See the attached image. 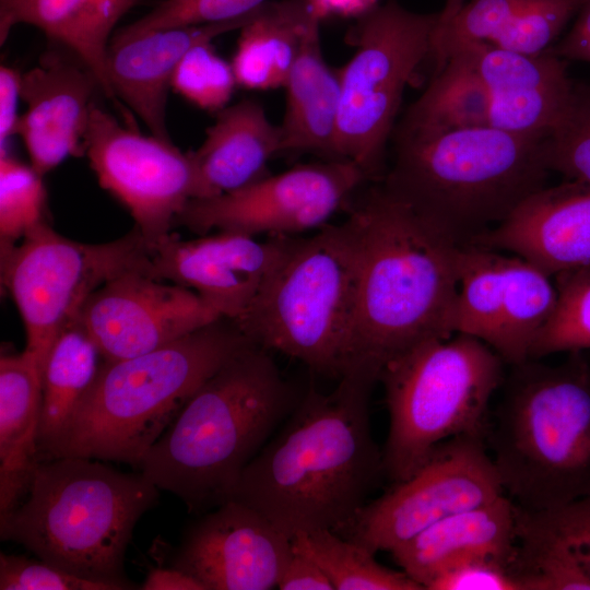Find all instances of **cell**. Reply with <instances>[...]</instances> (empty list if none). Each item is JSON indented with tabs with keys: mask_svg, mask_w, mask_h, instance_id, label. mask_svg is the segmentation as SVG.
I'll list each match as a JSON object with an SVG mask.
<instances>
[{
	"mask_svg": "<svg viewBox=\"0 0 590 590\" xmlns=\"http://www.w3.org/2000/svg\"><path fill=\"white\" fill-rule=\"evenodd\" d=\"M99 461L72 456L39 461L24 498L0 516V536L79 577L133 589L125 555L160 488L141 472Z\"/></svg>",
	"mask_w": 590,
	"mask_h": 590,
	"instance_id": "cell-4",
	"label": "cell"
},
{
	"mask_svg": "<svg viewBox=\"0 0 590 590\" xmlns=\"http://www.w3.org/2000/svg\"><path fill=\"white\" fill-rule=\"evenodd\" d=\"M566 320L579 344L590 350V269L573 270L567 275Z\"/></svg>",
	"mask_w": 590,
	"mask_h": 590,
	"instance_id": "cell-41",
	"label": "cell"
},
{
	"mask_svg": "<svg viewBox=\"0 0 590 590\" xmlns=\"http://www.w3.org/2000/svg\"><path fill=\"white\" fill-rule=\"evenodd\" d=\"M292 547L311 558L334 590H424L403 570H393L375 554L329 529L297 532Z\"/></svg>",
	"mask_w": 590,
	"mask_h": 590,
	"instance_id": "cell-31",
	"label": "cell"
},
{
	"mask_svg": "<svg viewBox=\"0 0 590 590\" xmlns=\"http://www.w3.org/2000/svg\"><path fill=\"white\" fill-rule=\"evenodd\" d=\"M550 274L521 257H506L503 306L493 350L509 364L530 359L532 346L552 315L557 293Z\"/></svg>",
	"mask_w": 590,
	"mask_h": 590,
	"instance_id": "cell-30",
	"label": "cell"
},
{
	"mask_svg": "<svg viewBox=\"0 0 590 590\" xmlns=\"http://www.w3.org/2000/svg\"><path fill=\"white\" fill-rule=\"evenodd\" d=\"M261 7L229 21L113 38L107 52V72L116 98L137 114L151 134L170 140L166 127V103L173 75L181 59L192 47L240 30Z\"/></svg>",
	"mask_w": 590,
	"mask_h": 590,
	"instance_id": "cell-21",
	"label": "cell"
},
{
	"mask_svg": "<svg viewBox=\"0 0 590 590\" xmlns=\"http://www.w3.org/2000/svg\"><path fill=\"white\" fill-rule=\"evenodd\" d=\"M220 318L196 292L140 270L105 282L79 316L105 361L148 353Z\"/></svg>",
	"mask_w": 590,
	"mask_h": 590,
	"instance_id": "cell-16",
	"label": "cell"
},
{
	"mask_svg": "<svg viewBox=\"0 0 590 590\" xmlns=\"http://www.w3.org/2000/svg\"><path fill=\"white\" fill-rule=\"evenodd\" d=\"M84 154L99 186L130 212L149 243L170 233L190 200L199 198L194 166L170 140L122 126L93 105Z\"/></svg>",
	"mask_w": 590,
	"mask_h": 590,
	"instance_id": "cell-14",
	"label": "cell"
},
{
	"mask_svg": "<svg viewBox=\"0 0 590 590\" xmlns=\"http://www.w3.org/2000/svg\"><path fill=\"white\" fill-rule=\"evenodd\" d=\"M569 33L548 50L568 60L590 63V0H585Z\"/></svg>",
	"mask_w": 590,
	"mask_h": 590,
	"instance_id": "cell-45",
	"label": "cell"
},
{
	"mask_svg": "<svg viewBox=\"0 0 590 590\" xmlns=\"http://www.w3.org/2000/svg\"><path fill=\"white\" fill-rule=\"evenodd\" d=\"M367 180L346 160L298 165L228 193L190 200L176 225L200 235L225 231L294 236L328 224Z\"/></svg>",
	"mask_w": 590,
	"mask_h": 590,
	"instance_id": "cell-13",
	"label": "cell"
},
{
	"mask_svg": "<svg viewBox=\"0 0 590 590\" xmlns=\"http://www.w3.org/2000/svg\"><path fill=\"white\" fill-rule=\"evenodd\" d=\"M585 0H528L489 44L526 55L550 49Z\"/></svg>",
	"mask_w": 590,
	"mask_h": 590,
	"instance_id": "cell-38",
	"label": "cell"
},
{
	"mask_svg": "<svg viewBox=\"0 0 590 590\" xmlns=\"http://www.w3.org/2000/svg\"><path fill=\"white\" fill-rule=\"evenodd\" d=\"M359 237L349 216L298 237L287 257L235 320L256 345L329 376L342 374L355 306Z\"/></svg>",
	"mask_w": 590,
	"mask_h": 590,
	"instance_id": "cell-9",
	"label": "cell"
},
{
	"mask_svg": "<svg viewBox=\"0 0 590 590\" xmlns=\"http://www.w3.org/2000/svg\"><path fill=\"white\" fill-rule=\"evenodd\" d=\"M276 588L281 590H334L322 569L308 556L293 550Z\"/></svg>",
	"mask_w": 590,
	"mask_h": 590,
	"instance_id": "cell-43",
	"label": "cell"
},
{
	"mask_svg": "<svg viewBox=\"0 0 590 590\" xmlns=\"http://www.w3.org/2000/svg\"><path fill=\"white\" fill-rule=\"evenodd\" d=\"M104 1L107 5L110 21L113 25L115 26L118 20L125 13H127L133 5H135L139 0H104Z\"/></svg>",
	"mask_w": 590,
	"mask_h": 590,
	"instance_id": "cell-48",
	"label": "cell"
},
{
	"mask_svg": "<svg viewBox=\"0 0 590 590\" xmlns=\"http://www.w3.org/2000/svg\"><path fill=\"white\" fill-rule=\"evenodd\" d=\"M96 86L99 84L86 67L59 56H49L22 74L21 99L27 108L20 116L16 134L39 175L69 156L84 154Z\"/></svg>",
	"mask_w": 590,
	"mask_h": 590,
	"instance_id": "cell-20",
	"label": "cell"
},
{
	"mask_svg": "<svg viewBox=\"0 0 590 590\" xmlns=\"http://www.w3.org/2000/svg\"><path fill=\"white\" fill-rule=\"evenodd\" d=\"M42 368L24 350L0 359V516L24 498L38 460Z\"/></svg>",
	"mask_w": 590,
	"mask_h": 590,
	"instance_id": "cell-24",
	"label": "cell"
},
{
	"mask_svg": "<svg viewBox=\"0 0 590 590\" xmlns=\"http://www.w3.org/2000/svg\"><path fill=\"white\" fill-rule=\"evenodd\" d=\"M251 343L235 320L220 318L148 353L104 359L47 459L86 457L140 469L196 390Z\"/></svg>",
	"mask_w": 590,
	"mask_h": 590,
	"instance_id": "cell-5",
	"label": "cell"
},
{
	"mask_svg": "<svg viewBox=\"0 0 590 590\" xmlns=\"http://www.w3.org/2000/svg\"><path fill=\"white\" fill-rule=\"evenodd\" d=\"M149 260L150 243L135 226L116 240L87 244L42 222L21 244L1 251L2 281L23 320L25 350L40 368L57 335L79 318L88 297L120 273H146Z\"/></svg>",
	"mask_w": 590,
	"mask_h": 590,
	"instance_id": "cell-11",
	"label": "cell"
},
{
	"mask_svg": "<svg viewBox=\"0 0 590 590\" xmlns=\"http://www.w3.org/2000/svg\"><path fill=\"white\" fill-rule=\"evenodd\" d=\"M298 237L260 241L236 232L193 239L169 233L150 243L146 274L196 292L223 318L236 320L287 257Z\"/></svg>",
	"mask_w": 590,
	"mask_h": 590,
	"instance_id": "cell-15",
	"label": "cell"
},
{
	"mask_svg": "<svg viewBox=\"0 0 590 590\" xmlns=\"http://www.w3.org/2000/svg\"><path fill=\"white\" fill-rule=\"evenodd\" d=\"M1 590H116L113 586L79 577L45 560L0 554Z\"/></svg>",
	"mask_w": 590,
	"mask_h": 590,
	"instance_id": "cell-39",
	"label": "cell"
},
{
	"mask_svg": "<svg viewBox=\"0 0 590 590\" xmlns=\"http://www.w3.org/2000/svg\"><path fill=\"white\" fill-rule=\"evenodd\" d=\"M486 439L503 491L527 511L590 495V364L514 365Z\"/></svg>",
	"mask_w": 590,
	"mask_h": 590,
	"instance_id": "cell-7",
	"label": "cell"
},
{
	"mask_svg": "<svg viewBox=\"0 0 590 590\" xmlns=\"http://www.w3.org/2000/svg\"><path fill=\"white\" fill-rule=\"evenodd\" d=\"M528 0H470L446 25L434 28L430 56L435 73L460 48L492 43Z\"/></svg>",
	"mask_w": 590,
	"mask_h": 590,
	"instance_id": "cell-35",
	"label": "cell"
},
{
	"mask_svg": "<svg viewBox=\"0 0 590 590\" xmlns=\"http://www.w3.org/2000/svg\"><path fill=\"white\" fill-rule=\"evenodd\" d=\"M30 24L70 48L116 105L108 80V38L114 27L104 0H0V43L12 27Z\"/></svg>",
	"mask_w": 590,
	"mask_h": 590,
	"instance_id": "cell-27",
	"label": "cell"
},
{
	"mask_svg": "<svg viewBox=\"0 0 590 590\" xmlns=\"http://www.w3.org/2000/svg\"><path fill=\"white\" fill-rule=\"evenodd\" d=\"M502 362L483 341L455 333L420 343L385 365L379 381L389 429L382 458L392 484L410 477L449 439L486 438Z\"/></svg>",
	"mask_w": 590,
	"mask_h": 590,
	"instance_id": "cell-8",
	"label": "cell"
},
{
	"mask_svg": "<svg viewBox=\"0 0 590 590\" xmlns=\"http://www.w3.org/2000/svg\"><path fill=\"white\" fill-rule=\"evenodd\" d=\"M505 256L474 244L463 245L453 332L476 338L494 347L504 292Z\"/></svg>",
	"mask_w": 590,
	"mask_h": 590,
	"instance_id": "cell-32",
	"label": "cell"
},
{
	"mask_svg": "<svg viewBox=\"0 0 590 590\" xmlns=\"http://www.w3.org/2000/svg\"><path fill=\"white\" fill-rule=\"evenodd\" d=\"M349 216L359 237V271L344 369L364 364L381 374L415 345L455 334L463 245L382 184Z\"/></svg>",
	"mask_w": 590,
	"mask_h": 590,
	"instance_id": "cell-2",
	"label": "cell"
},
{
	"mask_svg": "<svg viewBox=\"0 0 590 590\" xmlns=\"http://www.w3.org/2000/svg\"><path fill=\"white\" fill-rule=\"evenodd\" d=\"M299 398L268 350L251 343L196 390L139 470L190 511L214 509L233 499L244 470Z\"/></svg>",
	"mask_w": 590,
	"mask_h": 590,
	"instance_id": "cell-3",
	"label": "cell"
},
{
	"mask_svg": "<svg viewBox=\"0 0 590 590\" xmlns=\"http://www.w3.org/2000/svg\"><path fill=\"white\" fill-rule=\"evenodd\" d=\"M517 534L569 553L590 580V495L542 511L516 506Z\"/></svg>",
	"mask_w": 590,
	"mask_h": 590,
	"instance_id": "cell-36",
	"label": "cell"
},
{
	"mask_svg": "<svg viewBox=\"0 0 590 590\" xmlns=\"http://www.w3.org/2000/svg\"><path fill=\"white\" fill-rule=\"evenodd\" d=\"M381 184L460 245L506 220L544 188V137L489 126L396 133Z\"/></svg>",
	"mask_w": 590,
	"mask_h": 590,
	"instance_id": "cell-6",
	"label": "cell"
},
{
	"mask_svg": "<svg viewBox=\"0 0 590 590\" xmlns=\"http://www.w3.org/2000/svg\"><path fill=\"white\" fill-rule=\"evenodd\" d=\"M485 440L467 435L442 442L416 472L367 503L338 534L374 554L390 552L444 518L504 495Z\"/></svg>",
	"mask_w": 590,
	"mask_h": 590,
	"instance_id": "cell-12",
	"label": "cell"
},
{
	"mask_svg": "<svg viewBox=\"0 0 590 590\" xmlns=\"http://www.w3.org/2000/svg\"><path fill=\"white\" fill-rule=\"evenodd\" d=\"M39 175L8 153L0 154L1 251L15 245L43 221L45 188Z\"/></svg>",
	"mask_w": 590,
	"mask_h": 590,
	"instance_id": "cell-34",
	"label": "cell"
},
{
	"mask_svg": "<svg viewBox=\"0 0 590 590\" xmlns=\"http://www.w3.org/2000/svg\"><path fill=\"white\" fill-rule=\"evenodd\" d=\"M236 86L231 62L223 59L211 43L192 47L172 80V88L188 102L216 113L227 106Z\"/></svg>",
	"mask_w": 590,
	"mask_h": 590,
	"instance_id": "cell-37",
	"label": "cell"
},
{
	"mask_svg": "<svg viewBox=\"0 0 590 590\" xmlns=\"http://www.w3.org/2000/svg\"><path fill=\"white\" fill-rule=\"evenodd\" d=\"M104 362L97 344L78 318L55 339L42 367L38 460L51 453Z\"/></svg>",
	"mask_w": 590,
	"mask_h": 590,
	"instance_id": "cell-28",
	"label": "cell"
},
{
	"mask_svg": "<svg viewBox=\"0 0 590 590\" xmlns=\"http://www.w3.org/2000/svg\"><path fill=\"white\" fill-rule=\"evenodd\" d=\"M453 55L467 62L489 93V127L544 138L550 133L574 84L565 59L550 50L526 55L485 42Z\"/></svg>",
	"mask_w": 590,
	"mask_h": 590,
	"instance_id": "cell-18",
	"label": "cell"
},
{
	"mask_svg": "<svg viewBox=\"0 0 590 590\" xmlns=\"http://www.w3.org/2000/svg\"><path fill=\"white\" fill-rule=\"evenodd\" d=\"M470 244L512 251L550 275L590 269V186L544 187Z\"/></svg>",
	"mask_w": 590,
	"mask_h": 590,
	"instance_id": "cell-19",
	"label": "cell"
},
{
	"mask_svg": "<svg viewBox=\"0 0 590 590\" xmlns=\"http://www.w3.org/2000/svg\"><path fill=\"white\" fill-rule=\"evenodd\" d=\"M292 554L288 535L255 508L229 499L188 529L173 567L205 590H270Z\"/></svg>",
	"mask_w": 590,
	"mask_h": 590,
	"instance_id": "cell-17",
	"label": "cell"
},
{
	"mask_svg": "<svg viewBox=\"0 0 590 590\" xmlns=\"http://www.w3.org/2000/svg\"><path fill=\"white\" fill-rule=\"evenodd\" d=\"M491 96L474 71L451 56L410 106L396 133L427 134L488 126Z\"/></svg>",
	"mask_w": 590,
	"mask_h": 590,
	"instance_id": "cell-29",
	"label": "cell"
},
{
	"mask_svg": "<svg viewBox=\"0 0 590 590\" xmlns=\"http://www.w3.org/2000/svg\"><path fill=\"white\" fill-rule=\"evenodd\" d=\"M284 87L281 153L311 152L333 160L341 81L339 70L324 60L320 24L309 32Z\"/></svg>",
	"mask_w": 590,
	"mask_h": 590,
	"instance_id": "cell-25",
	"label": "cell"
},
{
	"mask_svg": "<svg viewBox=\"0 0 590 590\" xmlns=\"http://www.w3.org/2000/svg\"><path fill=\"white\" fill-rule=\"evenodd\" d=\"M317 16L330 14L358 17L376 5L375 0H309Z\"/></svg>",
	"mask_w": 590,
	"mask_h": 590,
	"instance_id": "cell-47",
	"label": "cell"
},
{
	"mask_svg": "<svg viewBox=\"0 0 590 590\" xmlns=\"http://www.w3.org/2000/svg\"><path fill=\"white\" fill-rule=\"evenodd\" d=\"M550 172L590 186V80L574 82L568 101L543 140Z\"/></svg>",
	"mask_w": 590,
	"mask_h": 590,
	"instance_id": "cell-33",
	"label": "cell"
},
{
	"mask_svg": "<svg viewBox=\"0 0 590 590\" xmlns=\"http://www.w3.org/2000/svg\"><path fill=\"white\" fill-rule=\"evenodd\" d=\"M320 22L309 0L263 4L239 30L231 61L237 85L257 91L284 87L309 32Z\"/></svg>",
	"mask_w": 590,
	"mask_h": 590,
	"instance_id": "cell-26",
	"label": "cell"
},
{
	"mask_svg": "<svg viewBox=\"0 0 590 590\" xmlns=\"http://www.w3.org/2000/svg\"><path fill=\"white\" fill-rule=\"evenodd\" d=\"M465 4V0H445L444 8L438 12L436 28L442 27L450 22Z\"/></svg>",
	"mask_w": 590,
	"mask_h": 590,
	"instance_id": "cell-49",
	"label": "cell"
},
{
	"mask_svg": "<svg viewBox=\"0 0 590 590\" xmlns=\"http://www.w3.org/2000/svg\"><path fill=\"white\" fill-rule=\"evenodd\" d=\"M518 544L516 505L507 496L453 514L389 553L423 589L438 571L472 556L512 562Z\"/></svg>",
	"mask_w": 590,
	"mask_h": 590,
	"instance_id": "cell-23",
	"label": "cell"
},
{
	"mask_svg": "<svg viewBox=\"0 0 590 590\" xmlns=\"http://www.w3.org/2000/svg\"><path fill=\"white\" fill-rule=\"evenodd\" d=\"M339 378L328 393L308 387L246 467L233 497L290 538L317 529L338 533L385 475L369 413L379 373L354 364Z\"/></svg>",
	"mask_w": 590,
	"mask_h": 590,
	"instance_id": "cell-1",
	"label": "cell"
},
{
	"mask_svg": "<svg viewBox=\"0 0 590 590\" xmlns=\"http://www.w3.org/2000/svg\"><path fill=\"white\" fill-rule=\"evenodd\" d=\"M426 590H520L511 563L495 556H472L438 571Z\"/></svg>",
	"mask_w": 590,
	"mask_h": 590,
	"instance_id": "cell-40",
	"label": "cell"
},
{
	"mask_svg": "<svg viewBox=\"0 0 590 590\" xmlns=\"http://www.w3.org/2000/svg\"><path fill=\"white\" fill-rule=\"evenodd\" d=\"M21 85L22 74L16 69L0 67V154L7 153L8 140L16 134Z\"/></svg>",
	"mask_w": 590,
	"mask_h": 590,
	"instance_id": "cell-44",
	"label": "cell"
},
{
	"mask_svg": "<svg viewBox=\"0 0 590 590\" xmlns=\"http://www.w3.org/2000/svg\"><path fill=\"white\" fill-rule=\"evenodd\" d=\"M281 142L280 126L252 98L217 111L199 149L188 152L198 178V199L228 193L269 176L268 164L281 153Z\"/></svg>",
	"mask_w": 590,
	"mask_h": 590,
	"instance_id": "cell-22",
	"label": "cell"
},
{
	"mask_svg": "<svg viewBox=\"0 0 590 590\" xmlns=\"http://www.w3.org/2000/svg\"><path fill=\"white\" fill-rule=\"evenodd\" d=\"M140 589L205 590L204 586L199 580L173 566L172 568H152Z\"/></svg>",
	"mask_w": 590,
	"mask_h": 590,
	"instance_id": "cell-46",
	"label": "cell"
},
{
	"mask_svg": "<svg viewBox=\"0 0 590 590\" xmlns=\"http://www.w3.org/2000/svg\"><path fill=\"white\" fill-rule=\"evenodd\" d=\"M268 0H201L185 12L173 27L217 23L246 15Z\"/></svg>",
	"mask_w": 590,
	"mask_h": 590,
	"instance_id": "cell-42",
	"label": "cell"
},
{
	"mask_svg": "<svg viewBox=\"0 0 590 590\" xmlns=\"http://www.w3.org/2000/svg\"><path fill=\"white\" fill-rule=\"evenodd\" d=\"M436 13L397 0L376 4L346 34L355 52L339 70L341 101L333 160L356 164L368 180L384 177L388 141L406 85L430 56Z\"/></svg>",
	"mask_w": 590,
	"mask_h": 590,
	"instance_id": "cell-10",
	"label": "cell"
}]
</instances>
